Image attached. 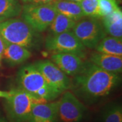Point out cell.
Wrapping results in <instances>:
<instances>
[{
	"label": "cell",
	"mask_w": 122,
	"mask_h": 122,
	"mask_svg": "<svg viewBox=\"0 0 122 122\" xmlns=\"http://www.w3.org/2000/svg\"><path fill=\"white\" fill-rule=\"evenodd\" d=\"M120 81L119 74L105 71L89 62L81 73L73 77L71 87L86 103L93 104L108 96Z\"/></svg>",
	"instance_id": "cell-1"
},
{
	"label": "cell",
	"mask_w": 122,
	"mask_h": 122,
	"mask_svg": "<svg viewBox=\"0 0 122 122\" xmlns=\"http://www.w3.org/2000/svg\"><path fill=\"white\" fill-rule=\"evenodd\" d=\"M0 36L9 43L27 49L37 46L39 33L33 29L22 18H14L0 22Z\"/></svg>",
	"instance_id": "cell-2"
},
{
	"label": "cell",
	"mask_w": 122,
	"mask_h": 122,
	"mask_svg": "<svg viewBox=\"0 0 122 122\" xmlns=\"http://www.w3.org/2000/svg\"><path fill=\"white\" fill-rule=\"evenodd\" d=\"M5 98V109L10 122H29L33 106L32 97L23 90L17 87L9 91Z\"/></svg>",
	"instance_id": "cell-3"
},
{
	"label": "cell",
	"mask_w": 122,
	"mask_h": 122,
	"mask_svg": "<svg viewBox=\"0 0 122 122\" xmlns=\"http://www.w3.org/2000/svg\"><path fill=\"white\" fill-rule=\"evenodd\" d=\"M57 14L52 4H25L21 18L37 33L47 30Z\"/></svg>",
	"instance_id": "cell-4"
},
{
	"label": "cell",
	"mask_w": 122,
	"mask_h": 122,
	"mask_svg": "<svg viewBox=\"0 0 122 122\" xmlns=\"http://www.w3.org/2000/svg\"><path fill=\"white\" fill-rule=\"evenodd\" d=\"M72 32L85 48L95 49L107 35L99 18L87 17L76 22Z\"/></svg>",
	"instance_id": "cell-5"
},
{
	"label": "cell",
	"mask_w": 122,
	"mask_h": 122,
	"mask_svg": "<svg viewBox=\"0 0 122 122\" xmlns=\"http://www.w3.org/2000/svg\"><path fill=\"white\" fill-rule=\"evenodd\" d=\"M58 102V119L61 122H81L87 109L73 93L65 91Z\"/></svg>",
	"instance_id": "cell-6"
},
{
	"label": "cell",
	"mask_w": 122,
	"mask_h": 122,
	"mask_svg": "<svg viewBox=\"0 0 122 122\" xmlns=\"http://www.w3.org/2000/svg\"><path fill=\"white\" fill-rule=\"evenodd\" d=\"M46 48L54 53H72L85 58L86 48L71 31L50 35L46 39Z\"/></svg>",
	"instance_id": "cell-7"
},
{
	"label": "cell",
	"mask_w": 122,
	"mask_h": 122,
	"mask_svg": "<svg viewBox=\"0 0 122 122\" xmlns=\"http://www.w3.org/2000/svg\"><path fill=\"white\" fill-rule=\"evenodd\" d=\"M33 65L43 75L47 83L60 93L69 89L71 81L52 61L42 60L35 62Z\"/></svg>",
	"instance_id": "cell-8"
},
{
	"label": "cell",
	"mask_w": 122,
	"mask_h": 122,
	"mask_svg": "<svg viewBox=\"0 0 122 122\" xmlns=\"http://www.w3.org/2000/svg\"><path fill=\"white\" fill-rule=\"evenodd\" d=\"M18 86L33 97L42 87L49 85L41 72L33 65L22 67L17 74Z\"/></svg>",
	"instance_id": "cell-9"
},
{
	"label": "cell",
	"mask_w": 122,
	"mask_h": 122,
	"mask_svg": "<svg viewBox=\"0 0 122 122\" xmlns=\"http://www.w3.org/2000/svg\"><path fill=\"white\" fill-rule=\"evenodd\" d=\"M51 60L67 76L75 77L83 72L88 62L72 53H54Z\"/></svg>",
	"instance_id": "cell-10"
},
{
	"label": "cell",
	"mask_w": 122,
	"mask_h": 122,
	"mask_svg": "<svg viewBox=\"0 0 122 122\" xmlns=\"http://www.w3.org/2000/svg\"><path fill=\"white\" fill-rule=\"evenodd\" d=\"M58 122V102L33 104L29 122Z\"/></svg>",
	"instance_id": "cell-11"
},
{
	"label": "cell",
	"mask_w": 122,
	"mask_h": 122,
	"mask_svg": "<svg viewBox=\"0 0 122 122\" xmlns=\"http://www.w3.org/2000/svg\"><path fill=\"white\" fill-rule=\"evenodd\" d=\"M90 62L98 68L109 73L119 74L122 71V56L96 52L90 56Z\"/></svg>",
	"instance_id": "cell-12"
},
{
	"label": "cell",
	"mask_w": 122,
	"mask_h": 122,
	"mask_svg": "<svg viewBox=\"0 0 122 122\" xmlns=\"http://www.w3.org/2000/svg\"><path fill=\"white\" fill-rule=\"evenodd\" d=\"M30 56L31 53L29 49L5 41L2 57L4 58L5 61L10 66L19 65L30 58Z\"/></svg>",
	"instance_id": "cell-13"
},
{
	"label": "cell",
	"mask_w": 122,
	"mask_h": 122,
	"mask_svg": "<svg viewBox=\"0 0 122 122\" xmlns=\"http://www.w3.org/2000/svg\"><path fill=\"white\" fill-rule=\"evenodd\" d=\"M53 7L60 13L77 22L85 17L80 4L69 0H56L52 3Z\"/></svg>",
	"instance_id": "cell-14"
},
{
	"label": "cell",
	"mask_w": 122,
	"mask_h": 122,
	"mask_svg": "<svg viewBox=\"0 0 122 122\" xmlns=\"http://www.w3.org/2000/svg\"><path fill=\"white\" fill-rule=\"evenodd\" d=\"M101 22L107 34L115 37L122 38V9L102 17Z\"/></svg>",
	"instance_id": "cell-15"
},
{
	"label": "cell",
	"mask_w": 122,
	"mask_h": 122,
	"mask_svg": "<svg viewBox=\"0 0 122 122\" xmlns=\"http://www.w3.org/2000/svg\"><path fill=\"white\" fill-rule=\"evenodd\" d=\"M98 52L122 56V38L105 36L96 46Z\"/></svg>",
	"instance_id": "cell-16"
},
{
	"label": "cell",
	"mask_w": 122,
	"mask_h": 122,
	"mask_svg": "<svg viewBox=\"0 0 122 122\" xmlns=\"http://www.w3.org/2000/svg\"><path fill=\"white\" fill-rule=\"evenodd\" d=\"M22 8L18 0H0V22L19 16Z\"/></svg>",
	"instance_id": "cell-17"
},
{
	"label": "cell",
	"mask_w": 122,
	"mask_h": 122,
	"mask_svg": "<svg viewBox=\"0 0 122 122\" xmlns=\"http://www.w3.org/2000/svg\"><path fill=\"white\" fill-rule=\"evenodd\" d=\"M76 22L60 13H57L49 26L51 35H56L71 31Z\"/></svg>",
	"instance_id": "cell-18"
},
{
	"label": "cell",
	"mask_w": 122,
	"mask_h": 122,
	"mask_svg": "<svg viewBox=\"0 0 122 122\" xmlns=\"http://www.w3.org/2000/svg\"><path fill=\"white\" fill-rule=\"evenodd\" d=\"M101 122H122V105L117 102L106 105L101 113Z\"/></svg>",
	"instance_id": "cell-19"
},
{
	"label": "cell",
	"mask_w": 122,
	"mask_h": 122,
	"mask_svg": "<svg viewBox=\"0 0 122 122\" xmlns=\"http://www.w3.org/2000/svg\"><path fill=\"white\" fill-rule=\"evenodd\" d=\"M79 4L85 16L96 18H101L98 0H82Z\"/></svg>",
	"instance_id": "cell-20"
},
{
	"label": "cell",
	"mask_w": 122,
	"mask_h": 122,
	"mask_svg": "<svg viewBox=\"0 0 122 122\" xmlns=\"http://www.w3.org/2000/svg\"><path fill=\"white\" fill-rule=\"evenodd\" d=\"M101 18L106 16L120 8L118 0H98Z\"/></svg>",
	"instance_id": "cell-21"
},
{
	"label": "cell",
	"mask_w": 122,
	"mask_h": 122,
	"mask_svg": "<svg viewBox=\"0 0 122 122\" xmlns=\"http://www.w3.org/2000/svg\"><path fill=\"white\" fill-rule=\"evenodd\" d=\"M24 4H52L56 0H20Z\"/></svg>",
	"instance_id": "cell-22"
},
{
	"label": "cell",
	"mask_w": 122,
	"mask_h": 122,
	"mask_svg": "<svg viewBox=\"0 0 122 122\" xmlns=\"http://www.w3.org/2000/svg\"><path fill=\"white\" fill-rule=\"evenodd\" d=\"M5 47V41L3 38L0 36V57L1 58L4 52V50Z\"/></svg>",
	"instance_id": "cell-23"
},
{
	"label": "cell",
	"mask_w": 122,
	"mask_h": 122,
	"mask_svg": "<svg viewBox=\"0 0 122 122\" xmlns=\"http://www.w3.org/2000/svg\"><path fill=\"white\" fill-rule=\"evenodd\" d=\"M9 94H10L9 92H4L0 90V98H6L9 96Z\"/></svg>",
	"instance_id": "cell-24"
},
{
	"label": "cell",
	"mask_w": 122,
	"mask_h": 122,
	"mask_svg": "<svg viewBox=\"0 0 122 122\" xmlns=\"http://www.w3.org/2000/svg\"><path fill=\"white\" fill-rule=\"evenodd\" d=\"M0 122H8L6 119L4 117V116L0 113Z\"/></svg>",
	"instance_id": "cell-25"
},
{
	"label": "cell",
	"mask_w": 122,
	"mask_h": 122,
	"mask_svg": "<svg viewBox=\"0 0 122 122\" xmlns=\"http://www.w3.org/2000/svg\"><path fill=\"white\" fill-rule=\"evenodd\" d=\"M69 1H74V2H78V3H79V2H81L82 0H69Z\"/></svg>",
	"instance_id": "cell-26"
},
{
	"label": "cell",
	"mask_w": 122,
	"mask_h": 122,
	"mask_svg": "<svg viewBox=\"0 0 122 122\" xmlns=\"http://www.w3.org/2000/svg\"><path fill=\"white\" fill-rule=\"evenodd\" d=\"M0 59H1V57H0Z\"/></svg>",
	"instance_id": "cell-27"
}]
</instances>
